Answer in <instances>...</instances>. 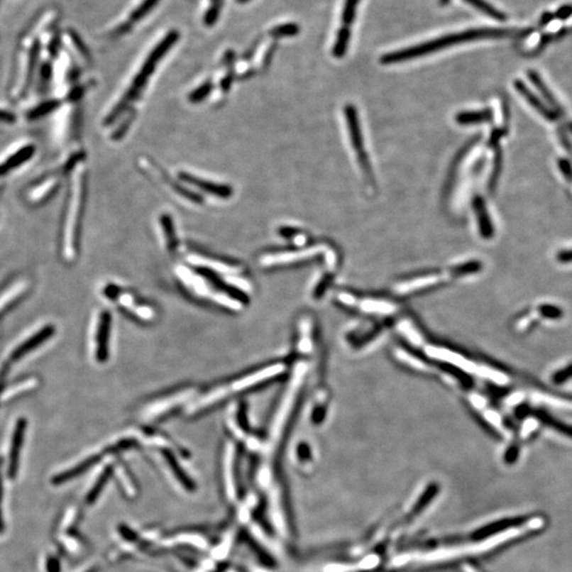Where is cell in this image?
<instances>
[{
	"label": "cell",
	"instance_id": "7a4b0ae2",
	"mask_svg": "<svg viewBox=\"0 0 572 572\" xmlns=\"http://www.w3.org/2000/svg\"><path fill=\"white\" fill-rule=\"evenodd\" d=\"M178 34L177 32L173 31L171 33L167 34L165 38H163V42L159 43L157 45L156 48L152 51L150 55H148V59H146L145 64H144L143 67L141 68V73H139L138 77H136V79L134 81V84H133L132 88H131L130 92L126 94V98H124V101L122 103H120V106H118L117 111H121L123 109L124 103L128 102L130 100H133L135 97L137 96L138 94L139 90L141 89L144 82L146 81L148 79V75L153 72L154 70L155 66H156L157 62L163 57L165 53L173 46L174 43L177 40Z\"/></svg>",
	"mask_w": 572,
	"mask_h": 572
},
{
	"label": "cell",
	"instance_id": "7c38bea8",
	"mask_svg": "<svg viewBox=\"0 0 572 572\" xmlns=\"http://www.w3.org/2000/svg\"><path fill=\"white\" fill-rule=\"evenodd\" d=\"M99 460H100V456H94V457L88 458V459H86L85 461L79 463V466L70 468V471H66V472L57 475V476H55L53 478V485H63V483L72 480V479H75V477L84 474L86 471L89 470V468H92V466H94V464L98 463Z\"/></svg>",
	"mask_w": 572,
	"mask_h": 572
},
{
	"label": "cell",
	"instance_id": "cb8c5ba5",
	"mask_svg": "<svg viewBox=\"0 0 572 572\" xmlns=\"http://www.w3.org/2000/svg\"><path fill=\"white\" fill-rule=\"evenodd\" d=\"M109 468H107L106 470H105V472L103 473L102 476H101L100 478H99V480L97 481L96 485H94V487L92 488V491H90V493L88 494L87 502L89 503L94 502V501L96 500V498L98 497L99 493H100L101 489H102V488L104 487L105 483H106V479L107 477H109Z\"/></svg>",
	"mask_w": 572,
	"mask_h": 572
},
{
	"label": "cell",
	"instance_id": "484cf974",
	"mask_svg": "<svg viewBox=\"0 0 572 572\" xmlns=\"http://www.w3.org/2000/svg\"><path fill=\"white\" fill-rule=\"evenodd\" d=\"M47 571H48V572H60L61 567H60L59 561L55 558L49 559L48 564H47Z\"/></svg>",
	"mask_w": 572,
	"mask_h": 572
},
{
	"label": "cell",
	"instance_id": "f546056e",
	"mask_svg": "<svg viewBox=\"0 0 572 572\" xmlns=\"http://www.w3.org/2000/svg\"><path fill=\"white\" fill-rule=\"evenodd\" d=\"M571 131H572V126H571Z\"/></svg>",
	"mask_w": 572,
	"mask_h": 572
},
{
	"label": "cell",
	"instance_id": "e0dca14e",
	"mask_svg": "<svg viewBox=\"0 0 572 572\" xmlns=\"http://www.w3.org/2000/svg\"><path fill=\"white\" fill-rule=\"evenodd\" d=\"M187 395H188V393H187ZM187 395L185 393V395H178V397H171V399L165 400V401H163L161 404L158 403L155 404L154 406H150L148 410V416L153 417L157 416V414H160L161 412H165V410L167 409V408L173 407V406L176 405L177 402H180V400L187 399V397H188V395Z\"/></svg>",
	"mask_w": 572,
	"mask_h": 572
},
{
	"label": "cell",
	"instance_id": "4316f807",
	"mask_svg": "<svg viewBox=\"0 0 572 572\" xmlns=\"http://www.w3.org/2000/svg\"><path fill=\"white\" fill-rule=\"evenodd\" d=\"M2 462H4V460H2V458H0V502H1V498H2V478H1ZM4 522H2L1 510H0V533L4 532Z\"/></svg>",
	"mask_w": 572,
	"mask_h": 572
},
{
	"label": "cell",
	"instance_id": "83f0119b",
	"mask_svg": "<svg viewBox=\"0 0 572 572\" xmlns=\"http://www.w3.org/2000/svg\"><path fill=\"white\" fill-rule=\"evenodd\" d=\"M451 0H440L441 6H445V4H449Z\"/></svg>",
	"mask_w": 572,
	"mask_h": 572
},
{
	"label": "cell",
	"instance_id": "5b68a950",
	"mask_svg": "<svg viewBox=\"0 0 572 572\" xmlns=\"http://www.w3.org/2000/svg\"><path fill=\"white\" fill-rule=\"evenodd\" d=\"M27 420L23 418L18 419L15 424L13 431L12 441H11L10 457H9L8 476L15 479L18 473L19 458L23 449V438L27 430Z\"/></svg>",
	"mask_w": 572,
	"mask_h": 572
},
{
	"label": "cell",
	"instance_id": "8fae6325",
	"mask_svg": "<svg viewBox=\"0 0 572 572\" xmlns=\"http://www.w3.org/2000/svg\"><path fill=\"white\" fill-rule=\"evenodd\" d=\"M282 371V365H270V367L266 368V369L262 370V371L255 372V373L251 374V375L247 376V378L234 383L233 389L234 390H242V389L248 388V387L253 386V385L258 384V383L262 382V380H266V378H272V376L276 375V374L280 373V372Z\"/></svg>",
	"mask_w": 572,
	"mask_h": 572
},
{
	"label": "cell",
	"instance_id": "d6986e66",
	"mask_svg": "<svg viewBox=\"0 0 572 572\" xmlns=\"http://www.w3.org/2000/svg\"><path fill=\"white\" fill-rule=\"evenodd\" d=\"M158 1L159 0H143L141 6H137V8L133 11L132 14H131L130 23H135V21H139V19L145 16V15L150 12V9L154 8Z\"/></svg>",
	"mask_w": 572,
	"mask_h": 572
},
{
	"label": "cell",
	"instance_id": "7402d4cb",
	"mask_svg": "<svg viewBox=\"0 0 572 572\" xmlns=\"http://www.w3.org/2000/svg\"><path fill=\"white\" fill-rule=\"evenodd\" d=\"M299 32V26L296 23H285L278 26L273 29L272 33L275 36H292Z\"/></svg>",
	"mask_w": 572,
	"mask_h": 572
},
{
	"label": "cell",
	"instance_id": "30bf717a",
	"mask_svg": "<svg viewBox=\"0 0 572 572\" xmlns=\"http://www.w3.org/2000/svg\"><path fill=\"white\" fill-rule=\"evenodd\" d=\"M473 207H474L477 219H478L479 231H480L481 236L485 238H493V224H492L491 219H490L489 212H488L483 197H475L474 202H473Z\"/></svg>",
	"mask_w": 572,
	"mask_h": 572
},
{
	"label": "cell",
	"instance_id": "52a82bcc",
	"mask_svg": "<svg viewBox=\"0 0 572 572\" xmlns=\"http://www.w3.org/2000/svg\"><path fill=\"white\" fill-rule=\"evenodd\" d=\"M109 329H111V316L107 312H103L101 314L98 332H97V358L99 361H105L107 358Z\"/></svg>",
	"mask_w": 572,
	"mask_h": 572
},
{
	"label": "cell",
	"instance_id": "6da1fadb",
	"mask_svg": "<svg viewBox=\"0 0 572 572\" xmlns=\"http://www.w3.org/2000/svg\"><path fill=\"white\" fill-rule=\"evenodd\" d=\"M514 32L515 31H513V30L498 29V28L471 29L468 30V31L460 32V33L449 34V35L442 36V38H436V40H429V42L410 47V48L387 53L384 57H380V62L384 65L399 63V62L424 57V55H429V53L442 50V49L447 48V47L453 46V45L473 42V40L507 38V36L512 35Z\"/></svg>",
	"mask_w": 572,
	"mask_h": 572
},
{
	"label": "cell",
	"instance_id": "ba28073f",
	"mask_svg": "<svg viewBox=\"0 0 572 572\" xmlns=\"http://www.w3.org/2000/svg\"><path fill=\"white\" fill-rule=\"evenodd\" d=\"M532 414L533 416L537 418V420L541 422L544 427L554 430V431L559 432V434H563V436H567V438L572 439V425L567 424V423L559 420L556 417L550 414L547 410L541 409V408L532 410Z\"/></svg>",
	"mask_w": 572,
	"mask_h": 572
},
{
	"label": "cell",
	"instance_id": "ffe728a7",
	"mask_svg": "<svg viewBox=\"0 0 572 572\" xmlns=\"http://www.w3.org/2000/svg\"><path fill=\"white\" fill-rule=\"evenodd\" d=\"M359 0H346L345 8L343 11V23L345 27H349L353 23L356 18V11Z\"/></svg>",
	"mask_w": 572,
	"mask_h": 572
},
{
	"label": "cell",
	"instance_id": "5bb4252c",
	"mask_svg": "<svg viewBox=\"0 0 572 572\" xmlns=\"http://www.w3.org/2000/svg\"><path fill=\"white\" fill-rule=\"evenodd\" d=\"M350 36H351L350 28L343 26L339 31L336 43H335L334 49H333V55H334V57H337V59H341V57L345 55L348 45H349Z\"/></svg>",
	"mask_w": 572,
	"mask_h": 572
},
{
	"label": "cell",
	"instance_id": "d4e9b609",
	"mask_svg": "<svg viewBox=\"0 0 572 572\" xmlns=\"http://www.w3.org/2000/svg\"><path fill=\"white\" fill-rule=\"evenodd\" d=\"M558 261L561 263H572V249L561 251L558 255Z\"/></svg>",
	"mask_w": 572,
	"mask_h": 572
},
{
	"label": "cell",
	"instance_id": "277c9868",
	"mask_svg": "<svg viewBox=\"0 0 572 572\" xmlns=\"http://www.w3.org/2000/svg\"><path fill=\"white\" fill-rule=\"evenodd\" d=\"M77 182H73L72 192L70 194V202H67V210H66L65 219L63 221V230L62 233L64 234V240L65 244L68 246V243L72 244V248L77 247V219H79V191L77 190Z\"/></svg>",
	"mask_w": 572,
	"mask_h": 572
},
{
	"label": "cell",
	"instance_id": "2e32d148",
	"mask_svg": "<svg viewBox=\"0 0 572 572\" xmlns=\"http://www.w3.org/2000/svg\"><path fill=\"white\" fill-rule=\"evenodd\" d=\"M185 180H189V182H192L193 184L197 185L199 186V188H205L207 190V192L214 193L215 195H219V197H228L230 195V189L228 187H221L217 186V185H209L207 184V182H203V180H197L195 177H191L189 175L184 176Z\"/></svg>",
	"mask_w": 572,
	"mask_h": 572
},
{
	"label": "cell",
	"instance_id": "9a60e30c",
	"mask_svg": "<svg viewBox=\"0 0 572 572\" xmlns=\"http://www.w3.org/2000/svg\"><path fill=\"white\" fill-rule=\"evenodd\" d=\"M464 1L470 4L471 6L476 8L477 10L485 13V14H487L488 16L493 17V18L498 19V21H505V19L507 18L505 13H502L501 11L497 10V9L494 8L492 4H490L489 2L485 1V0H464Z\"/></svg>",
	"mask_w": 572,
	"mask_h": 572
},
{
	"label": "cell",
	"instance_id": "603a6c76",
	"mask_svg": "<svg viewBox=\"0 0 572 572\" xmlns=\"http://www.w3.org/2000/svg\"><path fill=\"white\" fill-rule=\"evenodd\" d=\"M571 380H572V363L563 368L562 370H559L552 375V383L554 385H562Z\"/></svg>",
	"mask_w": 572,
	"mask_h": 572
},
{
	"label": "cell",
	"instance_id": "ac0fdd59",
	"mask_svg": "<svg viewBox=\"0 0 572 572\" xmlns=\"http://www.w3.org/2000/svg\"><path fill=\"white\" fill-rule=\"evenodd\" d=\"M529 77H530V79L533 82V84H535L537 87L541 90V92L544 94V97H545V98L547 99V100L549 101V102L551 103L554 107H556V109H560L561 111V106H559L558 102H556V99H554V94H552L551 92L548 90L547 86H546L545 83L541 81L539 75L535 72H529Z\"/></svg>",
	"mask_w": 572,
	"mask_h": 572
},
{
	"label": "cell",
	"instance_id": "44dd1931",
	"mask_svg": "<svg viewBox=\"0 0 572 572\" xmlns=\"http://www.w3.org/2000/svg\"><path fill=\"white\" fill-rule=\"evenodd\" d=\"M539 313L548 319L558 320L561 319L564 315L563 309L561 307H556L554 304H543L539 307Z\"/></svg>",
	"mask_w": 572,
	"mask_h": 572
},
{
	"label": "cell",
	"instance_id": "4fadbf2b",
	"mask_svg": "<svg viewBox=\"0 0 572 572\" xmlns=\"http://www.w3.org/2000/svg\"><path fill=\"white\" fill-rule=\"evenodd\" d=\"M491 119L492 114L490 111H462L456 116V121L461 126L483 123L489 122Z\"/></svg>",
	"mask_w": 572,
	"mask_h": 572
},
{
	"label": "cell",
	"instance_id": "8992f818",
	"mask_svg": "<svg viewBox=\"0 0 572 572\" xmlns=\"http://www.w3.org/2000/svg\"><path fill=\"white\" fill-rule=\"evenodd\" d=\"M55 326H45L44 329L38 331L35 335L30 337L28 341H26L25 343H21L18 348H16V349L14 350V352H13L12 356H11V361H18V359L23 358V356H27V354L30 353L32 350L40 347L43 343H45V341H48L50 337H53V334H55Z\"/></svg>",
	"mask_w": 572,
	"mask_h": 572
},
{
	"label": "cell",
	"instance_id": "f1b7e54d",
	"mask_svg": "<svg viewBox=\"0 0 572 572\" xmlns=\"http://www.w3.org/2000/svg\"><path fill=\"white\" fill-rule=\"evenodd\" d=\"M238 2H245L248 1V0H238Z\"/></svg>",
	"mask_w": 572,
	"mask_h": 572
},
{
	"label": "cell",
	"instance_id": "9c48e42d",
	"mask_svg": "<svg viewBox=\"0 0 572 572\" xmlns=\"http://www.w3.org/2000/svg\"><path fill=\"white\" fill-rule=\"evenodd\" d=\"M514 86H515L516 90L528 101L529 104L531 106L534 107L544 118H546L547 120H550V121H554L558 118V115H556V111H551V109H548L544 105V103H541V101L539 100L537 96L533 94V92L522 83V81L519 79H516L514 82Z\"/></svg>",
	"mask_w": 572,
	"mask_h": 572
},
{
	"label": "cell",
	"instance_id": "3957f363",
	"mask_svg": "<svg viewBox=\"0 0 572 572\" xmlns=\"http://www.w3.org/2000/svg\"><path fill=\"white\" fill-rule=\"evenodd\" d=\"M345 116L347 119L348 128H349L350 138H351V143L353 145L354 150L358 154V163L361 165V170L365 173V177L369 182H372V170L370 167L369 159H368L367 154L363 150V135H361V126H359V120L358 116V111L353 105H347L345 107Z\"/></svg>",
	"mask_w": 572,
	"mask_h": 572
}]
</instances>
